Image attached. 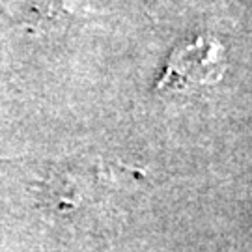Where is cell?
<instances>
[{"instance_id":"6da1fadb","label":"cell","mask_w":252,"mask_h":252,"mask_svg":"<svg viewBox=\"0 0 252 252\" xmlns=\"http://www.w3.org/2000/svg\"><path fill=\"white\" fill-rule=\"evenodd\" d=\"M224 71V49L220 41L211 36H200L174 49L155 88L162 94H190L217 84Z\"/></svg>"}]
</instances>
